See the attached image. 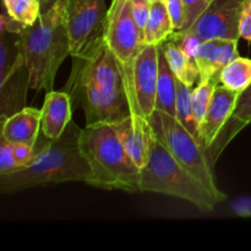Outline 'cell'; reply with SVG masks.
Instances as JSON below:
<instances>
[{
  "label": "cell",
  "mask_w": 251,
  "mask_h": 251,
  "mask_svg": "<svg viewBox=\"0 0 251 251\" xmlns=\"http://www.w3.org/2000/svg\"><path fill=\"white\" fill-rule=\"evenodd\" d=\"M81 129L71 120L60 137L49 140L41 131L34 153L27 166L0 174V193L37 186L56 185L69 181L88 183L91 169L80 147Z\"/></svg>",
  "instance_id": "cell-1"
},
{
  "label": "cell",
  "mask_w": 251,
  "mask_h": 251,
  "mask_svg": "<svg viewBox=\"0 0 251 251\" xmlns=\"http://www.w3.org/2000/svg\"><path fill=\"white\" fill-rule=\"evenodd\" d=\"M20 38L28 70L29 88L53 91L59 68L68 55H71L65 0H59L50 10L39 15L34 24L20 33Z\"/></svg>",
  "instance_id": "cell-2"
},
{
  "label": "cell",
  "mask_w": 251,
  "mask_h": 251,
  "mask_svg": "<svg viewBox=\"0 0 251 251\" xmlns=\"http://www.w3.org/2000/svg\"><path fill=\"white\" fill-rule=\"evenodd\" d=\"M80 147L91 169L87 185L130 194L141 193V169L126 152L114 125H86L81 129Z\"/></svg>",
  "instance_id": "cell-3"
},
{
  "label": "cell",
  "mask_w": 251,
  "mask_h": 251,
  "mask_svg": "<svg viewBox=\"0 0 251 251\" xmlns=\"http://www.w3.org/2000/svg\"><path fill=\"white\" fill-rule=\"evenodd\" d=\"M141 193H157L181 199L201 212H211L218 201L208 189L189 173L156 139L147 163L141 168Z\"/></svg>",
  "instance_id": "cell-4"
},
{
  "label": "cell",
  "mask_w": 251,
  "mask_h": 251,
  "mask_svg": "<svg viewBox=\"0 0 251 251\" xmlns=\"http://www.w3.org/2000/svg\"><path fill=\"white\" fill-rule=\"evenodd\" d=\"M149 122L157 140L161 141L172 156L208 189L218 203L225 201L227 196L217 186L212 171L213 166L207 151L199 140L176 117L162 110L154 109L150 115Z\"/></svg>",
  "instance_id": "cell-5"
},
{
  "label": "cell",
  "mask_w": 251,
  "mask_h": 251,
  "mask_svg": "<svg viewBox=\"0 0 251 251\" xmlns=\"http://www.w3.org/2000/svg\"><path fill=\"white\" fill-rule=\"evenodd\" d=\"M64 91L70 95L73 109L81 108L86 125L117 124L132 114L123 85L86 80H68Z\"/></svg>",
  "instance_id": "cell-6"
},
{
  "label": "cell",
  "mask_w": 251,
  "mask_h": 251,
  "mask_svg": "<svg viewBox=\"0 0 251 251\" xmlns=\"http://www.w3.org/2000/svg\"><path fill=\"white\" fill-rule=\"evenodd\" d=\"M103 38L122 68L126 95L131 112L134 113L132 75L135 60L142 47V41L132 16L131 0H113L108 9Z\"/></svg>",
  "instance_id": "cell-7"
},
{
  "label": "cell",
  "mask_w": 251,
  "mask_h": 251,
  "mask_svg": "<svg viewBox=\"0 0 251 251\" xmlns=\"http://www.w3.org/2000/svg\"><path fill=\"white\" fill-rule=\"evenodd\" d=\"M107 14L105 0H65L71 58L85 53L103 36Z\"/></svg>",
  "instance_id": "cell-8"
},
{
  "label": "cell",
  "mask_w": 251,
  "mask_h": 251,
  "mask_svg": "<svg viewBox=\"0 0 251 251\" xmlns=\"http://www.w3.org/2000/svg\"><path fill=\"white\" fill-rule=\"evenodd\" d=\"M244 2L245 0H213L195 24L184 32L195 34L202 42L213 38L239 41V22Z\"/></svg>",
  "instance_id": "cell-9"
},
{
  "label": "cell",
  "mask_w": 251,
  "mask_h": 251,
  "mask_svg": "<svg viewBox=\"0 0 251 251\" xmlns=\"http://www.w3.org/2000/svg\"><path fill=\"white\" fill-rule=\"evenodd\" d=\"M159 70L158 46L146 44L140 49L134 65L132 92H134V113L149 119L156 109L157 81Z\"/></svg>",
  "instance_id": "cell-10"
},
{
  "label": "cell",
  "mask_w": 251,
  "mask_h": 251,
  "mask_svg": "<svg viewBox=\"0 0 251 251\" xmlns=\"http://www.w3.org/2000/svg\"><path fill=\"white\" fill-rule=\"evenodd\" d=\"M238 56V41L227 38L203 41L195 54V60L200 73L199 82L220 85L223 69Z\"/></svg>",
  "instance_id": "cell-11"
},
{
  "label": "cell",
  "mask_w": 251,
  "mask_h": 251,
  "mask_svg": "<svg viewBox=\"0 0 251 251\" xmlns=\"http://www.w3.org/2000/svg\"><path fill=\"white\" fill-rule=\"evenodd\" d=\"M113 125L129 156L141 169L147 163L157 139L149 119L131 114L126 119Z\"/></svg>",
  "instance_id": "cell-12"
},
{
  "label": "cell",
  "mask_w": 251,
  "mask_h": 251,
  "mask_svg": "<svg viewBox=\"0 0 251 251\" xmlns=\"http://www.w3.org/2000/svg\"><path fill=\"white\" fill-rule=\"evenodd\" d=\"M239 95L240 93L229 90L222 83L216 86L207 115L200 126V140L206 151L217 140L225 125L232 117Z\"/></svg>",
  "instance_id": "cell-13"
},
{
  "label": "cell",
  "mask_w": 251,
  "mask_h": 251,
  "mask_svg": "<svg viewBox=\"0 0 251 251\" xmlns=\"http://www.w3.org/2000/svg\"><path fill=\"white\" fill-rule=\"evenodd\" d=\"M73 102L66 91H49L46 93L42 108V132L49 140L63 135L73 114Z\"/></svg>",
  "instance_id": "cell-14"
},
{
  "label": "cell",
  "mask_w": 251,
  "mask_h": 251,
  "mask_svg": "<svg viewBox=\"0 0 251 251\" xmlns=\"http://www.w3.org/2000/svg\"><path fill=\"white\" fill-rule=\"evenodd\" d=\"M42 131V109L25 107L1 123V139L33 147Z\"/></svg>",
  "instance_id": "cell-15"
},
{
  "label": "cell",
  "mask_w": 251,
  "mask_h": 251,
  "mask_svg": "<svg viewBox=\"0 0 251 251\" xmlns=\"http://www.w3.org/2000/svg\"><path fill=\"white\" fill-rule=\"evenodd\" d=\"M29 88L28 70L21 63L4 81H0V119L1 123L26 107V96Z\"/></svg>",
  "instance_id": "cell-16"
},
{
  "label": "cell",
  "mask_w": 251,
  "mask_h": 251,
  "mask_svg": "<svg viewBox=\"0 0 251 251\" xmlns=\"http://www.w3.org/2000/svg\"><path fill=\"white\" fill-rule=\"evenodd\" d=\"M249 124H251V85L240 93L232 117L225 125L217 140L207 150L208 158L212 166L226 149V146Z\"/></svg>",
  "instance_id": "cell-17"
},
{
  "label": "cell",
  "mask_w": 251,
  "mask_h": 251,
  "mask_svg": "<svg viewBox=\"0 0 251 251\" xmlns=\"http://www.w3.org/2000/svg\"><path fill=\"white\" fill-rule=\"evenodd\" d=\"M159 48L166 55L172 70L176 74V78L191 87L195 82L200 81V73H199L198 64L194 58L185 55L173 41L167 38L166 41L159 44Z\"/></svg>",
  "instance_id": "cell-18"
},
{
  "label": "cell",
  "mask_w": 251,
  "mask_h": 251,
  "mask_svg": "<svg viewBox=\"0 0 251 251\" xmlns=\"http://www.w3.org/2000/svg\"><path fill=\"white\" fill-rule=\"evenodd\" d=\"M159 48V47H158ZM176 78L172 70L166 55L159 48V70L157 81L156 109L176 117Z\"/></svg>",
  "instance_id": "cell-19"
},
{
  "label": "cell",
  "mask_w": 251,
  "mask_h": 251,
  "mask_svg": "<svg viewBox=\"0 0 251 251\" xmlns=\"http://www.w3.org/2000/svg\"><path fill=\"white\" fill-rule=\"evenodd\" d=\"M173 32L174 27L168 10H167L166 1L164 0L152 1L149 21H147L146 28H145L142 46H146V44L159 46Z\"/></svg>",
  "instance_id": "cell-20"
},
{
  "label": "cell",
  "mask_w": 251,
  "mask_h": 251,
  "mask_svg": "<svg viewBox=\"0 0 251 251\" xmlns=\"http://www.w3.org/2000/svg\"><path fill=\"white\" fill-rule=\"evenodd\" d=\"M0 81H4L17 66L24 63L20 33H0Z\"/></svg>",
  "instance_id": "cell-21"
},
{
  "label": "cell",
  "mask_w": 251,
  "mask_h": 251,
  "mask_svg": "<svg viewBox=\"0 0 251 251\" xmlns=\"http://www.w3.org/2000/svg\"><path fill=\"white\" fill-rule=\"evenodd\" d=\"M221 83L234 92L242 93L251 85V59L238 56L221 74Z\"/></svg>",
  "instance_id": "cell-22"
},
{
  "label": "cell",
  "mask_w": 251,
  "mask_h": 251,
  "mask_svg": "<svg viewBox=\"0 0 251 251\" xmlns=\"http://www.w3.org/2000/svg\"><path fill=\"white\" fill-rule=\"evenodd\" d=\"M191 92L189 86L183 83L181 81H176V118L180 122L184 127L189 130L199 142L200 140V131H199V125L194 117L193 103H191ZM202 145V144H201Z\"/></svg>",
  "instance_id": "cell-23"
},
{
  "label": "cell",
  "mask_w": 251,
  "mask_h": 251,
  "mask_svg": "<svg viewBox=\"0 0 251 251\" xmlns=\"http://www.w3.org/2000/svg\"><path fill=\"white\" fill-rule=\"evenodd\" d=\"M2 7L25 26L34 24L41 15L39 0H2Z\"/></svg>",
  "instance_id": "cell-24"
},
{
  "label": "cell",
  "mask_w": 251,
  "mask_h": 251,
  "mask_svg": "<svg viewBox=\"0 0 251 251\" xmlns=\"http://www.w3.org/2000/svg\"><path fill=\"white\" fill-rule=\"evenodd\" d=\"M216 90V85L211 82H199L195 90L191 92V103H193L194 117L199 125V131L200 126L202 125L206 115H207L208 107L212 100L213 92Z\"/></svg>",
  "instance_id": "cell-25"
},
{
  "label": "cell",
  "mask_w": 251,
  "mask_h": 251,
  "mask_svg": "<svg viewBox=\"0 0 251 251\" xmlns=\"http://www.w3.org/2000/svg\"><path fill=\"white\" fill-rule=\"evenodd\" d=\"M185 9V22L181 32L188 31L196 22V20L206 11L213 0H181Z\"/></svg>",
  "instance_id": "cell-26"
},
{
  "label": "cell",
  "mask_w": 251,
  "mask_h": 251,
  "mask_svg": "<svg viewBox=\"0 0 251 251\" xmlns=\"http://www.w3.org/2000/svg\"><path fill=\"white\" fill-rule=\"evenodd\" d=\"M132 5V16H134L136 26L139 28L141 41H144L145 28L149 21L150 11H151V1L149 0H131Z\"/></svg>",
  "instance_id": "cell-27"
},
{
  "label": "cell",
  "mask_w": 251,
  "mask_h": 251,
  "mask_svg": "<svg viewBox=\"0 0 251 251\" xmlns=\"http://www.w3.org/2000/svg\"><path fill=\"white\" fill-rule=\"evenodd\" d=\"M17 168H20V164L14 154L12 144L0 139V174L15 171Z\"/></svg>",
  "instance_id": "cell-28"
},
{
  "label": "cell",
  "mask_w": 251,
  "mask_h": 251,
  "mask_svg": "<svg viewBox=\"0 0 251 251\" xmlns=\"http://www.w3.org/2000/svg\"><path fill=\"white\" fill-rule=\"evenodd\" d=\"M174 31H181L185 22V9L181 0H164Z\"/></svg>",
  "instance_id": "cell-29"
},
{
  "label": "cell",
  "mask_w": 251,
  "mask_h": 251,
  "mask_svg": "<svg viewBox=\"0 0 251 251\" xmlns=\"http://www.w3.org/2000/svg\"><path fill=\"white\" fill-rule=\"evenodd\" d=\"M27 26H25L22 22L15 20L6 10L2 7L1 16H0V33L4 32H12V33H21Z\"/></svg>",
  "instance_id": "cell-30"
},
{
  "label": "cell",
  "mask_w": 251,
  "mask_h": 251,
  "mask_svg": "<svg viewBox=\"0 0 251 251\" xmlns=\"http://www.w3.org/2000/svg\"><path fill=\"white\" fill-rule=\"evenodd\" d=\"M240 38L251 42V0H245L239 22Z\"/></svg>",
  "instance_id": "cell-31"
},
{
  "label": "cell",
  "mask_w": 251,
  "mask_h": 251,
  "mask_svg": "<svg viewBox=\"0 0 251 251\" xmlns=\"http://www.w3.org/2000/svg\"><path fill=\"white\" fill-rule=\"evenodd\" d=\"M12 150H14L15 157L20 164V168L27 166L31 162L34 153V146H28L26 144H12Z\"/></svg>",
  "instance_id": "cell-32"
},
{
  "label": "cell",
  "mask_w": 251,
  "mask_h": 251,
  "mask_svg": "<svg viewBox=\"0 0 251 251\" xmlns=\"http://www.w3.org/2000/svg\"><path fill=\"white\" fill-rule=\"evenodd\" d=\"M233 210L239 216H250L251 215V199L240 198L233 202Z\"/></svg>",
  "instance_id": "cell-33"
},
{
  "label": "cell",
  "mask_w": 251,
  "mask_h": 251,
  "mask_svg": "<svg viewBox=\"0 0 251 251\" xmlns=\"http://www.w3.org/2000/svg\"><path fill=\"white\" fill-rule=\"evenodd\" d=\"M58 1L59 0H39V2H41V14H44L48 10H50Z\"/></svg>",
  "instance_id": "cell-34"
}]
</instances>
